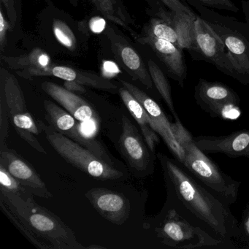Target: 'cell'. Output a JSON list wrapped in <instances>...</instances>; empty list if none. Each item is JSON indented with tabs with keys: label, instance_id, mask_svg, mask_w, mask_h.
<instances>
[{
	"label": "cell",
	"instance_id": "obj_1",
	"mask_svg": "<svg viewBox=\"0 0 249 249\" xmlns=\"http://www.w3.org/2000/svg\"><path fill=\"white\" fill-rule=\"evenodd\" d=\"M167 190L201 226L217 238L235 249L233 239H241L240 223L230 205L208 190L184 166L164 154H158Z\"/></svg>",
	"mask_w": 249,
	"mask_h": 249
},
{
	"label": "cell",
	"instance_id": "obj_2",
	"mask_svg": "<svg viewBox=\"0 0 249 249\" xmlns=\"http://www.w3.org/2000/svg\"><path fill=\"white\" fill-rule=\"evenodd\" d=\"M167 203L154 227L160 243L172 249H231L213 235L184 209L170 191Z\"/></svg>",
	"mask_w": 249,
	"mask_h": 249
},
{
	"label": "cell",
	"instance_id": "obj_3",
	"mask_svg": "<svg viewBox=\"0 0 249 249\" xmlns=\"http://www.w3.org/2000/svg\"><path fill=\"white\" fill-rule=\"evenodd\" d=\"M185 168L202 185L228 205L237 202L241 182L234 180L199 149L195 142L183 144Z\"/></svg>",
	"mask_w": 249,
	"mask_h": 249
},
{
	"label": "cell",
	"instance_id": "obj_4",
	"mask_svg": "<svg viewBox=\"0 0 249 249\" xmlns=\"http://www.w3.org/2000/svg\"><path fill=\"white\" fill-rule=\"evenodd\" d=\"M51 146L67 162L97 180H118L123 177L120 170L99 158L97 155L65 135L53 130L50 126L40 123Z\"/></svg>",
	"mask_w": 249,
	"mask_h": 249
},
{
	"label": "cell",
	"instance_id": "obj_5",
	"mask_svg": "<svg viewBox=\"0 0 249 249\" xmlns=\"http://www.w3.org/2000/svg\"><path fill=\"white\" fill-rule=\"evenodd\" d=\"M1 96L17 133L33 149L46 155L47 151L37 139L40 129L29 112L21 86L17 78L4 68L1 71Z\"/></svg>",
	"mask_w": 249,
	"mask_h": 249
},
{
	"label": "cell",
	"instance_id": "obj_6",
	"mask_svg": "<svg viewBox=\"0 0 249 249\" xmlns=\"http://www.w3.org/2000/svg\"><path fill=\"white\" fill-rule=\"evenodd\" d=\"M19 216L27 221L39 237L49 241L53 249H87L59 216L39 205L32 195L27 199L24 212Z\"/></svg>",
	"mask_w": 249,
	"mask_h": 249
},
{
	"label": "cell",
	"instance_id": "obj_7",
	"mask_svg": "<svg viewBox=\"0 0 249 249\" xmlns=\"http://www.w3.org/2000/svg\"><path fill=\"white\" fill-rule=\"evenodd\" d=\"M196 104L212 118L234 120L240 116V99L226 84L199 78L195 88Z\"/></svg>",
	"mask_w": 249,
	"mask_h": 249
},
{
	"label": "cell",
	"instance_id": "obj_8",
	"mask_svg": "<svg viewBox=\"0 0 249 249\" xmlns=\"http://www.w3.org/2000/svg\"><path fill=\"white\" fill-rule=\"evenodd\" d=\"M44 108L46 120L53 130L71 138L90 150L99 158L111 164V160L100 142L87 133L81 124H78V120L68 110L49 100H45Z\"/></svg>",
	"mask_w": 249,
	"mask_h": 249
},
{
	"label": "cell",
	"instance_id": "obj_9",
	"mask_svg": "<svg viewBox=\"0 0 249 249\" xmlns=\"http://www.w3.org/2000/svg\"><path fill=\"white\" fill-rule=\"evenodd\" d=\"M203 18L224 42L234 79L244 85H249V35L246 36L238 30H233L226 23Z\"/></svg>",
	"mask_w": 249,
	"mask_h": 249
},
{
	"label": "cell",
	"instance_id": "obj_10",
	"mask_svg": "<svg viewBox=\"0 0 249 249\" xmlns=\"http://www.w3.org/2000/svg\"><path fill=\"white\" fill-rule=\"evenodd\" d=\"M195 32L198 54L223 73L234 78L225 45L206 20L197 16L195 21Z\"/></svg>",
	"mask_w": 249,
	"mask_h": 249
},
{
	"label": "cell",
	"instance_id": "obj_11",
	"mask_svg": "<svg viewBox=\"0 0 249 249\" xmlns=\"http://www.w3.org/2000/svg\"><path fill=\"white\" fill-rule=\"evenodd\" d=\"M42 89L68 110L81 124L89 126V132L92 136L100 129V117L91 105L76 93L72 92L65 87L54 83H43Z\"/></svg>",
	"mask_w": 249,
	"mask_h": 249
},
{
	"label": "cell",
	"instance_id": "obj_12",
	"mask_svg": "<svg viewBox=\"0 0 249 249\" xmlns=\"http://www.w3.org/2000/svg\"><path fill=\"white\" fill-rule=\"evenodd\" d=\"M0 144V164L4 166L32 195L44 199L53 197L36 170L15 151L8 148L5 142Z\"/></svg>",
	"mask_w": 249,
	"mask_h": 249
},
{
	"label": "cell",
	"instance_id": "obj_13",
	"mask_svg": "<svg viewBox=\"0 0 249 249\" xmlns=\"http://www.w3.org/2000/svg\"><path fill=\"white\" fill-rule=\"evenodd\" d=\"M121 83L143 106L154 124V130L162 138L176 160L180 163L183 162L184 160V150L175 138L172 131L171 122L168 120L158 103H156L151 97L136 86L125 81H121Z\"/></svg>",
	"mask_w": 249,
	"mask_h": 249
},
{
	"label": "cell",
	"instance_id": "obj_14",
	"mask_svg": "<svg viewBox=\"0 0 249 249\" xmlns=\"http://www.w3.org/2000/svg\"><path fill=\"white\" fill-rule=\"evenodd\" d=\"M85 195L96 211L110 223L121 226L129 219L130 202L124 195L105 188L91 189Z\"/></svg>",
	"mask_w": 249,
	"mask_h": 249
},
{
	"label": "cell",
	"instance_id": "obj_15",
	"mask_svg": "<svg viewBox=\"0 0 249 249\" xmlns=\"http://www.w3.org/2000/svg\"><path fill=\"white\" fill-rule=\"evenodd\" d=\"M121 148L129 164L139 172L153 171L155 154L145 145L138 129L126 116L122 118Z\"/></svg>",
	"mask_w": 249,
	"mask_h": 249
},
{
	"label": "cell",
	"instance_id": "obj_16",
	"mask_svg": "<svg viewBox=\"0 0 249 249\" xmlns=\"http://www.w3.org/2000/svg\"><path fill=\"white\" fill-rule=\"evenodd\" d=\"M194 140L196 146L205 154H224L231 158L249 159V129L219 137L201 135Z\"/></svg>",
	"mask_w": 249,
	"mask_h": 249
},
{
	"label": "cell",
	"instance_id": "obj_17",
	"mask_svg": "<svg viewBox=\"0 0 249 249\" xmlns=\"http://www.w3.org/2000/svg\"><path fill=\"white\" fill-rule=\"evenodd\" d=\"M142 44L148 45L164 63L171 78L184 89L187 69L182 49L167 40L144 35L138 39Z\"/></svg>",
	"mask_w": 249,
	"mask_h": 249
},
{
	"label": "cell",
	"instance_id": "obj_18",
	"mask_svg": "<svg viewBox=\"0 0 249 249\" xmlns=\"http://www.w3.org/2000/svg\"><path fill=\"white\" fill-rule=\"evenodd\" d=\"M2 59L20 76L27 79L48 76L52 67L49 55L39 49H34L27 55L17 57L2 56Z\"/></svg>",
	"mask_w": 249,
	"mask_h": 249
},
{
	"label": "cell",
	"instance_id": "obj_19",
	"mask_svg": "<svg viewBox=\"0 0 249 249\" xmlns=\"http://www.w3.org/2000/svg\"><path fill=\"white\" fill-rule=\"evenodd\" d=\"M119 94L124 104L141 127L145 143L151 152L155 154L156 146L160 143L158 134L154 130V124L143 106L125 87L119 89Z\"/></svg>",
	"mask_w": 249,
	"mask_h": 249
},
{
	"label": "cell",
	"instance_id": "obj_20",
	"mask_svg": "<svg viewBox=\"0 0 249 249\" xmlns=\"http://www.w3.org/2000/svg\"><path fill=\"white\" fill-rule=\"evenodd\" d=\"M113 49L129 75L148 89H152L154 84L151 75L136 51L119 41H113Z\"/></svg>",
	"mask_w": 249,
	"mask_h": 249
},
{
	"label": "cell",
	"instance_id": "obj_21",
	"mask_svg": "<svg viewBox=\"0 0 249 249\" xmlns=\"http://www.w3.org/2000/svg\"><path fill=\"white\" fill-rule=\"evenodd\" d=\"M48 76H53L64 81H76L87 87L113 92L116 86L103 77L91 72H84L65 66H52Z\"/></svg>",
	"mask_w": 249,
	"mask_h": 249
},
{
	"label": "cell",
	"instance_id": "obj_22",
	"mask_svg": "<svg viewBox=\"0 0 249 249\" xmlns=\"http://www.w3.org/2000/svg\"><path fill=\"white\" fill-rule=\"evenodd\" d=\"M196 18L189 15L175 14L172 21V25L174 27L177 33L180 49L198 53L195 32V21Z\"/></svg>",
	"mask_w": 249,
	"mask_h": 249
},
{
	"label": "cell",
	"instance_id": "obj_23",
	"mask_svg": "<svg viewBox=\"0 0 249 249\" xmlns=\"http://www.w3.org/2000/svg\"><path fill=\"white\" fill-rule=\"evenodd\" d=\"M148 68L153 84L155 86L156 89L160 93L161 98L165 102L172 114L173 116L177 114L175 110L174 103H173V96H172L171 87H170V83H169L165 74L163 72L161 68L157 65V63L151 59L148 61Z\"/></svg>",
	"mask_w": 249,
	"mask_h": 249
},
{
	"label": "cell",
	"instance_id": "obj_24",
	"mask_svg": "<svg viewBox=\"0 0 249 249\" xmlns=\"http://www.w3.org/2000/svg\"><path fill=\"white\" fill-rule=\"evenodd\" d=\"M97 10L107 19L131 32L127 17L117 0H91Z\"/></svg>",
	"mask_w": 249,
	"mask_h": 249
},
{
	"label": "cell",
	"instance_id": "obj_25",
	"mask_svg": "<svg viewBox=\"0 0 249 249\" xmlns=\"http://www.w3.org/2000/svg\"><path fill=\"white\" fill-rule=\"evenodd\" d=\"M0 206L2 208V211L5 214L7 217L11 220V222L21 231V232L33 243L36 247L41 249H52V246L51 245L46 244L44 242L41 241L39 239V236L30 228L29 224H27L25 220L17 215L15 213L13 212L3 201L0 199Z\"/></svg>",
	"mask_w": 249,
	"mask_h": 249
},
{
	"label": "cell",
	"instance_id": "obj_26",
	"mask_svg": "<svg viewBox=\"0 0 249 249\" xmlns=\"http://www.w3.org/2000/svg\"><path fill=\"white\" fill-rule=\"evenodd\" d=\"M145 35L167 40L180 48L178 37L174 27L161 18H152L147 25Z\"/></svg>",
	"mask_w": 249,
	"mask_h": 249
},
{
	"label": "cell",
	"instance_id": "obj_27",
	"mask_svg": "<svg viewBox=\"0 0 249 249\" xmlns=\"http://www.w3.org/2000/svg\"><path fill=\"white\" fill-rule=\"evenodd\" d=\"M0 190L12 192L25 199L32 194L27 190L17 179H16L4 166L0 164Z\"/></svg>",
	"mask_w": 249,
	"mask_h": 249
},
{
	"label": "cell",
	"instance_id": "obj_28",
	"mask_svg": "<svg viewBox=\"0 0 249 249\" xmlns=\"http://www.w3.org/2000/svg\"><path fill=\"white\" fill-rule=\"evenodd\" d=\"M53 31L56 40L64 47L72 52L76 49V37L66 23L62 20H55L53 24Z\"/></svg>",
	"mask_w": 249,
	"mask_h": 249
},
{
	"label": "cell",
	"instance_id": "obj_29",
	"mask_svg": "<svg viewBox=\"0 0 249 249\" xmlns=\"http://www.w3.org/2000/svg\"><path fill=\"white\" fill-rule=\"evenodd\" d=\"M175 119L174 123H171L172 131L175 138L177 140L178 143L181 146L183 144L187 143V142H192L194 141V137L192 136L191 132L185 128L183 124L180 122L178 114L173 116Z\"/></svg>",
	"mask_w": 249,
	"mask_h": 249
},
{
	"label": "cell",
	"instance_id": "obj_30",
	"mask_svg": "<svg viewBox=\"0 0 249 249\" xmlns=\"http://www.w3.org/2000/svg\"><path fill=\"white\" fill-rule=\"evenodd\" d=\"M205 8H213L221 11L237 13L239 8L231 0H194Z\"/></svg>",
	"mask_w": 249,
	"mask_h": 249
},
{
	"label": "cell",
	"instance_id": "obj_31",
	"mask_svg": "<svg viewBox=\"0 0 249 249\" xmlns=\"http://www.w3.org/2000/svg\"><path fill=\"white\" fill-rule=\"evenodd\" d=\"M19 0H0L1 5L5 7L11 27H14L18 19L17 6Z\"/></svg>",
	"mask_w": 249,
	"mask_h": 249
},
{
	"label": "cell",
	"instance_id": "obj_32",
	"mask_svg": "<svg viewBox=\"0 0 249 249\" xmlns=\"http://www.w3.org/2000/svg\"><path fill=\"white\" fill-rule=\"evenodd\" d=\"M1 119H0V126H1V129H0V138H1V142L0 143L5 142V139H6L7 136H8V110H7L6 106H5V100L3 97L1 96Z\"/></svg>",
	"mask_w": 249,
	"mask_h": 249
},
{
	"label": "cell",
	"instance_id": "obj_33",
	"mask_svg": "<svg viewBox=\"0 0 249 249\" xmlns=\"http://www.w3.org/2000/svg\"><path fill=\"white\" fill-rule=\"evenodd\" d=\"M11 24L9 20L6 19L2 8L0 9V48L3 52L7 43V33L11 29Z\"/></svg>",
	"mask_w": 249,
	"mask_h": 249
},
{
	"label": "cell",
	"instance_id": "obj_34",
	"mask_svg": "<svg viewBox=\"0 0 249 249\" xmlns=\"http://www.w3.org/2000/svg\"><path fill=\"white\" fill-rule=\"evenodd\" d=\"M240 223L241 240L246 242L249 246V203L246 205L244 211L242 213Z\"/></svg>",
	"mask_w": 249,
	"mask_h": 249
},
{
	"label": "cell",
	"instance_id": "obj_35",
	"mask_svg": "<svg viewBox=\"0 0 249 249\" xmlns=\"http://www.w3.org/2000/svg\"><path fill=\"white\" fill-rule=\"evenodd\" d=\"M106 26V20L100 17H94L91 18L89 22L90 30L96 34H99L104 31Z\"/></svg>",
	"mask_w": 249,
	"mask_h": 249
},
{
	"label": "cell",
	"instance_id": "obj_36",
	"mask_svg": "<svg viewBox=\"0 0 249 249\" xmlns=\"http://www.w3.org/2000/svg\"><path fill=\"white\" fill-rule=\"evenodd\" d=\"M64 87L69 91L74 93H85L87 91L85 87L82 84L76 82V81H65L64 83Z\"/></svg>",
	"mask_w": 249,
	"mask_h": 249
},
{
	"label": "cell",
	"instance_id": "obj_37",
	"mask_svg": "<svg viewBox=\"0 0 249 249\" xmlns=\"http://www.w3.org/2000/svg\"><path fill=\"white\" fill-rule=\"evenodd\" d=\"M242 5H243V11H244L245 16H246V24L249 27V1L242 0Z\"/></svg>",
	"mask_w": 249,
	"mask_h": 249
},
{
	"label": "cell",
	"instance_id": "obj_38",
	"mask_svg": "<svg viewBox=\"0 0 249 249\" xmlns=\"http://www.w3.org/2000/svg\"><path fill=\"white\" fill-rule=\"evenodd\" d=\"M87 249H105L104 247H102L100 246H94V245H91V246H88Z\"/></svg>",
	"mask_w": 249,
	"mask_h": 249
},
{
	"label": "cell",
	"instance_id": "obj_39",
	"mask_svg": "<svg viewBox=\"0 0 249 249\" xmlns=\"http://www.w3.org/2000/svg\"><path fill=\"white\" fill-rule=\"evenodd\" d=\"M71 1L72 5H75V6L78 5V0H71Z\"/></svg>",
	"mask_w": 249,
	"mask_h": 249
}]
</instances>
